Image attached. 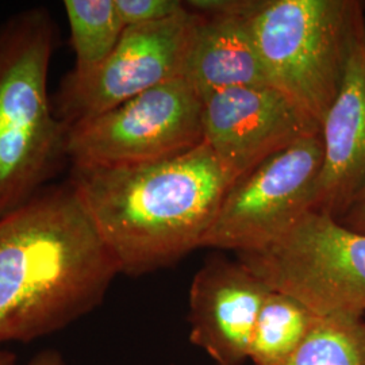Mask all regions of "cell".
I'll return each instance as SVG.
<instances>
[{"mask_svg":"<svg viewBox=\"0 0 365 365\" xmlns=\"http://www.w3.org/2000/svg\"><path fill=\"white\" fill-rule=\"evenodd\" d=\"M271 289L240 260L214 257L190 288V339L215 365H244Z\"/></svg>","mask_w":365,"mask_h":365,"instance_id":"30bf717a","label":"cell"},{"mask_svg":"<svg viewBox=\"0 0 365 365\" xmlns=\"http://www.w3.org/2000/svg\"><path fill=\"white\" fill-rule=\"evenodd\" d=\"M199 15L184 78L203 101L237 87L271 86L248 16Z\"/></svg>","mask_w":365,"mask_h":365,"instance_id":"7c38bea8","label":"cell"},{"mask_svg":"<svg viewBox=\"0 0 365 365\" xmlns=\"http://www.w3.org/2000/svg\"><path fill=\"white\" fill-rule=\"evenodd\" d=\"M120 274L76 190H42L0 217V344L53 334L91 313Z\"/></svg>","mask_w":365,"mask_h":365,"instance_id":"6da1fadb","label":"cell"},{"mask_svg":"<svg viewBox=\"0 0 365 365\" xmlns=\"http://www.w3.org/2000/svg\"><path fill=\"white\" fill-rule=\"evenodd\" d=\"M202 102L203 143L235 182L268 157L321 133L313 118L274 86L230 88Z\"/></svg>","mask_w":365,"mask_h":365,"instance_id":"9c48e42d","label":"cell"},{"mask_svg":"<svg viewBox=\"0 0 365 365\" xmlns=\"http://www.w3.org/2000/svg\"><path fill=\"white\" fill-rule=\"evenodd\" d=\"M364 318H319L284 365H365Z\"/></svg>","mask_w":365,"mask_h":365,"instance_id":"9a60e30c","label":"cell"},{"mask_svg":"<svg viewBox=\"0 0 365 365\" xmlns=\"http://www.w3.org/2000/svg\"><path fill=\"white\" fill-rule=\"evenodd\" d=\"M199 15L188 10L156 24L125 27L115 49L86 78L66 75L54 113L69 129L131 98L184 76Z\"/></svg>","mask_w":365,"mask_h":365,"instance_id":"ba28073f","label":"cell"},{"mask_svg":"<svg viewBox=\"0 0 365 365\" xmlns=\"http://www.w3.org/2000/svg\"><path fill=\"white\" fill-rule=\"evenodd\" d=\"M26 365H66L60 353L53 349H46L34 356Z\"/></svg>","mask_w":365,"mask_h":365,"instance_id":"ac0fdd59","label":"cell"},{"mask_svg":"<svg viewBox=\"0 0 365 365\" xmlns=\"http://www.w3.org/2000/svg\"><path fill=\"white\" fill-rule=\"evenodd\" d=\"M337 221L356 233L365 235V184Z\"/></svg>","mask_w":365,"mask_h":365,"instance_id":"e0dca14e","label":"cell"},{"mask_svg":"<svg viewBox=\"0 0 365 365\" xmlns=\"http://www.w3.org/2000/svg\"><path fill=\"white\" fill-rule=\"evenodd\" d=\"M364 341H365V318H364Z\"/></svg>","mask_w":365,"mask_h":365,"instance_id":"ffe728a7","label":"cell"},{"mask_svg":"<svg viewBox=\"0 0 365 365\" xmlns=\"http://www.w3.org/2000/svg\"><path fill=\"white\" fill-rule=\"evenodd\" d=\"M356 0H261L249 26L271 86L321 126L365 25Z\"/></svg>","mask_w":365,"mask_h":365,"instance_id":"277c9868","label":"cell"},{"mask_svg":"<svg viewBox=\"0 0 365 365\" xmlns=\"http://www.w3.org/2000/svg\"><path fill=\"white\" fill-rule=\"evenodd\" d=\"M16 357L13 352L0 349V365H15Z\"/></svg>","mask_w":365,"mask_h":365,"instance_id":"d6986e66","label":"cell"},{"mask_svg":"<svg viewBox=\"0 0 365 365\" xmlns=\"http://www.w3.org/2000/svg\"><path fill=\"white\" fill-rule=\"evenodd\" d=\"M202 108L187 78H173L71 128L68 161L115 168L182 155L203 143Z\"/></svg>","mask_w":365,"mask_h":365,"instance_id":"8992f818","label":"cell"},{"mask_svg":"<svg viewBox=\"0 0 365 365\" xmlns=\"http://www.w3.org/2000/svg\"><path fill=\"white\" fill-rule=\"evenodd\" d=\"M56 42L53 16L41 6L0 26V217L45 190L68 161L69 128L48 91Z\"/></svg>","mask_w":365,"mask_h":365,"instance_id":"3957f363","label":"cell"},{"mask_svg":"<svg viewBox=\"0 0 365 365\" xmlns=\"http://www.w3.org/2000/svg\"><path fill=\"white\" fill-rule=\"evenodd\" d=\"M237 260L319 318L365 317V235L331 215L310 210L279 240Z\"/></svg>","mask_w":365,"mask_h":365,"instance_id":"5b68a950","label":"cell"},{"mask_svg":"<svg viewBox=\"0 0 365 365\" xmlns=\"http://www.w3.org/2000/svg\"><path fill=\"white\" fill-rule=\"evenodd\" d=\"M68 182L117 260L120 274L170 267L202 242L235 178L202 143L131 167H72Z\"/></svg>","mask_w":365,"mask_h":365,"instance_id":"7a4b0ae2","label":"cell"},{"mask_svg":"<svg viewBox=\"0 0 365 365\" xmlns=\"http://www.w3.org/2000/svg\"><path fill=\"white\" fill-rule=\"evenodd\" d=\"M115 6L125 27L156 24L185 10L180 0H115Z\"/></svg>","mask_w":365,"mask_h":365,"instance_id":"2e32d148","label":"cell"},{"mask_svg":"<svg viewBox=\"0 0 365 365\" xmlns=\"http://www.w3.org/2000/svg\"><path fill=\"white\" fill-rule=\"evenodd\" d=\"M64 10L75 53V68L68 75L86 78L115 49L125 25L115 0H66Z\"/></svg>","mask_w":365,"mask_h":365,"instance_id":"5bb4252c","label":"cell"},{"mask_svg":"<svg viewBox=\"0 0 365 365\" xmlns=\"http://www.w3.org/2000/svg\"><path fill=\"white\" fill-rule=\"evenodd\" d=\"M324 163L312 210L339 220L365 184V25L321 125Z\"/></svg>","mask_w":365,"mask_h":365,"instance_id":"8fae6325","label":"cell"},{"mask_svg":"<svg viewBox=\"0 0 365 365\" xmlns=\"http://www.w3.org/2000/svg\"><path fill=\"white\" fill-rule=\"evenodd\" d=\"M318 319L299 300L271 289L255 327L248 361L252 365L286 364Z\"/></svg>","mask_w":365,"mask_h":365,"instance_id":"4fadbf2b","label":"cell"},{"mask_svg":"<svg viewBox=\"0 0 365 365\" xmlns=\"http://www.w3.org/2000/svg\"><path fill=\"white\" fill-rule=\"evenodd\" d=\"M322 163L321 133L264 160L230 187L202 248L244 253L286 235L313 207Z\"/></svg>","mask_w":365,"mask_h":365,"instance_id":"52a82bcc","label":"cell"}]
</instances>
